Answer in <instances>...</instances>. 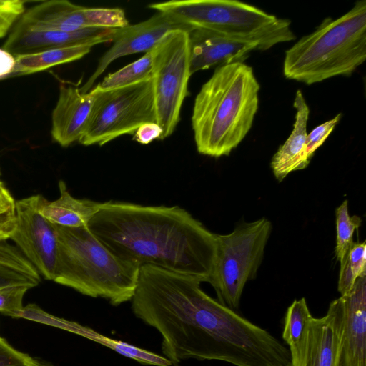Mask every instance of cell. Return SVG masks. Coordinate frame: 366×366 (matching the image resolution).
Returning a JSON list of instances; mask_svg holds the SVG:
<instances>
[{
	"label": "cell",
	"instance_id": "cell-16",
	"mask_svg": "<svg viewBox=\"0 0 366 366\" xmlns=\"http://www.w3.org/2000/svg\"><path fill=\"white\" fill-rule=\"evenodd\" d=\"M341 297L345 325L340 366H366V277L357 278L350 292Z\"/></svg>",
	"mask_w": 366,
	"mask_h": 366
},
{
	"label": "cell",
	"instance_id": "cell-26",
	"mask_svg": "<svg viewBox=\"0 0 366 366\" xmlns=\"http://www.w3.org/2000/svg\"><path fill=\"white\" fill-rule=\"evenodd\" d=\"M28 286H10L0 288V312L14 317L23 309V298Z\"/></svg>",
	"mask_w": 366,
	"mask_h": 366
},
{
	"label": "cell",
	"instance_id": "cell-5",
	"mask_svg": "<svg viewBox=\"0 0 366 366\" xmlns=\"http://www.w3.org/2000/svg\"><path fill=\"white\" fill-rule=\"evenodd\" d=\"M366 59V1L344 15L326 18L285 51L284 76L311 85L350 76Z\"/></svg>",
	"mask_w": 366,
	"mask_h": 366
},
{
	"label": "cell",
	"instance_id": "cell-27",
	"mask_svg": "<svg viewBox=\"0 0 366 366\" xmlns=\"http://www.w3.org/2000/svg\"><path fill=\"white\" fill-rule=\"evenodd\" d=\"M342 114L318 125L307 134L305 142V157L310 162L316 150L324 143L340 122Z\"/></svg>",
	"mask_w": 366,
	"mask_h": 366
},
{
	"label": "cell",
	"instance_id": "cell-10",
	"mask_svg": "<svg viewBox=\"0 0 366 366\" xmlns=\"http://www.w3.org/2000/svg\"><path fill=\"white\" fill-rule=\"evenodd\" d=\"M40 194L16 201V227L10 237L44 279L55 277L57 237L54 225L39 211Z\"/></svg>",
	"mask_w": 366,
	"mask_h": 366
},
{
	"label": "cell",
	"instance_id": "cell-18",
	"mask_svg": "<svg viewBox=\"0 0 366 366\" xmlns=\"http://www.w3.org/2000/svg\"><path fill=\"white\" fill-rule=\"evenodd\" d=\"M293 106L296 110L293 129L271 161L272 170L279 182L282 181L290 172L306 168L310 163L305 157L310 109L300 89L296 92Z\"/></svg>",
	"mask_w": 366,
	"mask_h": 366
},
{
	"label": "cell",
	"instance_id": "cell-25",
	"mask_svg": "<svg viewBox=\"0 0 366 366\" xmlns=\"http://www.w3.org/2000/svg\"><path fill=\"white\" fill-rule=\"evenodd\" d=\"M16 227V201L0 180V242H4Z\"/></svg>",
	"mask_w": 366,
	"mask_h": 366
},
{
	"label": "cell",
	"instance_id": "cell-2",
	"mask_svg": "<svg viewBox=\"0 0 366 366\" xmlns=\"http://www.w3.org/2000/svg\"><path fill=\"white\" fill-rule=\"evenodd\" d=\"M117 256L208 282L217 253V234L178 206L103 202L88 224Z\"/></svg>",
	"mask_w": 366,
	"mask_h": 366
},
{
	"label": "cell",
	"instance_id": "cell-23",
	"mask_svg": "<svg viewBox=\"0 0 366 366\" xmlns=\"http://www.w3.org/2000/svg\"><path fill=\"white\" fill-rule=\"evenodd\" d=\"M336 247L335 255L340 262L353 244V234L361 224V218L357 215L350 216L348 201L345 199L336 209Z\"/></svg>",
	"mask_w": 366,
	"mask_h": 366
},
{
	"label": "cell",
	"instance_id": "cell-7",
	"mask_svg": "<svg viewBox=\"0 0 366 366\" xmlns=\"http://www.w3.org/2000/svg\"><path fill=\"white\" fill-rule=\"evenodd\" d=\"M272 231L271 222L262 217L242 222L227 234H217V253L208 282L218 301L234 310L244 287L254 279Z\"/></svg>",
	"mask_w": 366,
	"mask_h": 366
},
{
	"label": "cell",
	"instance_id": "cell-15",
	"mask_svg": "<svg viewBox=\"0 0 366 366\" xmlns=\"http://www.w3.org/2000/svg\"><path fill=\"white\" fill-rule=\"evenodd\" d=\"M94 95L89 91L61 84L57 102L51 114V136L61 147L79 142L83 136L92 110Z\"/></svg>",
	"mask_w": 366,
	"mask_h": 366
},
{
	"label": "cell",
	"instance_id": "cell-6",
	"mask_svg": "<svg viewBox=\"0 0 366 366\" xmlns=\"http://www.w3.org/2000/svg\"><path fill=\"white\" fill-rule=\"evenodd\" d=\"M187 27L210 29L228 36L259 40L273 46L295 39L291 21L234 0H172L149 4Z\"/></svg>",
	"mask_w": 366,
	"mask_h": 366
},
{
	"label": "cell",
	"instance_id": "cell-8",
	"mask_svg": "<svg viewBox=\"0 0 366 366\" xmlns=\"http://www.w3.org/2000/svg\"><path fill=\"white\" fill-rule=\"evenodd\" d=\"M90 92L94 104L86 129L79 141L102 146L124 134H134L146 123H157L153 78L130 86Z\"/></svg>",
	"mask_w": 366,
	"mask_h": 366
},
{
	"label": "cell",
	"instance_id": "cell-28",
	"mask_svg": "<svg viewBox=\"0 0 366 366\" xmlns=\"http://www.w3.org/2000/svg\"><path fill=\"white\" fill-rule=\"evenodd\" d=\"M25 12V1L0 0V38L6 35Z\"/></svg>",
	"mask_w": 366,
	"mask_h": 366
},
{
	"label": "cell",
	"instance_id": "cell-1",
	"mask_svg": "<svg viewBox=\"0 0 366 366\" xmlns=\"http://www.w3.org/2000/svg\"><path fill=\"white\" fill-rule=\"evenodd\" d=\"M189 275L142 265L131 300L134 315L161 335L172 365L220 360L235 366H285L287 347L205 293Z\"/></svg>",
	"mask_w": 366,
	"mask_h": 366
},
{
	"label": "cell",
	"instance_id": "cell-33",
	"mask_svg": "<svg viewBox=\"0 0 366 366\" xmlns=\"http://www.w3.org/2000/svg\"><path fill=\"white\" fill-rule=\"evenodd\" d=\"M356 280L351 271L346 254L340 262V270L337 285V290L340 293V296H344L350 292Z\"/></svg>",
	"mask_w": 366,
	"mask_h": 366
},
{
	"label": "cell",
	"instance_id": "cell-32",
	"mask_svg": "<svg viewBox=\"0 0 366 366\" xmlns=\"http://www.w3.org/2000/svg\"><path fill=\"white\" fill-rule=\"evenodd\" d=\"M162 129L157 123H146L140 126L133 134V140L148 144L155 139H160Z\"/></svg>",
	"mask_w": 366,
	"mask_h": 366
},
{
	"label": "cell",
	"instance_id": "cell-22",
	"mask_svg": "<svg viewBox=\"0 0 366 366\" xmlns=\"http://www.w3.org/2000/svg\"><path fill=\"white\" fill-rule=\"evenodd\" d=\"M153 49L118 71L109 74L97 86L102 90L124 87L153 78Z\"/></svg>",
	"mask_w": 366,
	"mask_h": 366
},
{
	"label": "cell",
	"instance_id": "cell-35",
	"mask_svg": "<svg viewBox=\"0 0 366 366\" xmlns=\"http://www.w3.org/2000/svg\"><path fill=\"white\" fill-rule=\"evenodd\" d=\"M30 366H50L33 358Z\"/></svg>",
	"mask_w": 366,
	"mask_h": 366
},
{
	"label": "cell",
	"instance_id": "cell-21",
	"mask_svg": "<svg viewBox=\"0 0 366 366\" xmlns=\"http://www.w3.org/2000/svg\"><path fill=\"white\" fill-rule=\"evenodd\" d=\"M312 317L304 297L295 300L287 308L282 338L288 345L291 360L297 357Z\"/></svg>",
	"mask_w": 366,
	"mask_h": 366
},
{
	"label": "cell",
	"instance_id": "cell-3",
	"mask_svg": "<svg viewBox=\"0 0 366 366\" xmlns=\"http://www.w3.org/2000/svg\"><path fill=\"white\" fill-rule=\"evenodd\" d=\"M260 85L253 69L237 61L218 66L196 96L192 127L198 152L228 156L252 128Z\"/></svg>",
	"mask_w": 366,
	"mask_h": 366
},
{
	"label": "cell",
	"instance_id": "cell-34",
	"mask_svg": "<svg viewBox=\"0 0 366 366\" xmlns=\"http://www.w3.org/2000/svg\"><path fill=\"white\" fill-rule=\"evenodd\" d=\"M14 66L15 57L3 48H0V79L11 77Z\"/></svg>",
	"mask_w": 366,
	"mask_h": 366
},
{
	"label": "cell",
	"instance_id": "cell-30",
	"mask_svg": "<svg viewBox=\"0 0 366 366\" xmlns=\"http://www.w3.org/2000/svg\"><path fill=\"white\" fill-rule=\"evenodd\" d=\"M348 262L356 279L366 277V243L353 242L347 253Z\"/></svg>",
	"mask_w": 366,
	"mask_h": 366
},
{
	"label": "cell",
	"instance_id": "cell-29",
	"mask_svg": "<svg viewBox=\"0 0 366 366\" xmlns=\"http://www.w3.org/2000/svg\"><path fill=\"white\" fill-rule=\"evenodd\" d=\"M33 358L12 347L0 336V366H30Z\"/></svg>",
	"mask_w": 366,
	"mask_h": 366
},
{
	"label": "cell",
	"instance_id": "cell-4",
	"mask_svg": "<svg viewBox=\"0 0 366 366\" xmlns=\"http://www.w3.org/2000/svg\"><path fill=\"white\" fill-rule=\"evenodd\" d=\"M54 227L57 257L53 281L82 295L107 299L115 306L132 300L139 265L114 254L88 226Z\"/></svg>",
	"mask_w": 366,
	"mask_h": 366
},
{
	"label": "cell",
	"instance_id": "cell-19",
	"mask_svg": "<svg viewBox=\"0 0 366 366\" xmlns=\"http://www.w3.org/2000/svg\"><path fill=\"white\" fill-rule=\"evenodd\" d=\"M59 189L60 196L54 201L40 194L41 214L54 225L69 228L87 227L103 202L74 197L63 180L59 182Z\"/></svg>",
	"mask_w": 366,
	"mask_h": 366
},
{
	"label": "cell",
	"instance_id": "cell-20",
	"mask_svg": "<svg viewBox=\"0 0 366 366\" xmlns=\"http://www.w3.org/2000/svg\"><path fill=\"white\" fill-rule=\"evenodd\" d=\"M94 46L84 44L16 56L11 77L30 74L80 59L89 54Z\"/></svg>",
	"mask_w": 366,
	"mask_h": 366
},
{
	"label": "cell",
	"instance_id": "cell-31",
	"mask_svg": "<svg viewBox=\"0 0 366 366\" xmlns=\"http://www.w3.org/2000/svg\"><path fill=\"white\" fill-rule=\"evenodd\" d=\"M40 282L0 265V288L10 286L36 287Z\"/></svg>",
	"mask_w": 366,
	"mask_h": 366
},
{
	"label": "cell",
	"instance_id": "cell-13",
	"mask_svg": "<svg viewBox=\"0 0 366 366\" xmlns=\"http://www.w3.org/2000/svg\"><path fill=\"white\" fill-rule=\"evenodd\" d=\"M188 33L192 75L216 65L243 62L251 51L273 46L266 41L234 38L203 28L192 27Z\"/></svg>",
	"mask_w": 366,
	"mask_h": 366
},
{
	"label": "cell",
	"instance_id": "cell-24",
	"mask_svg": "<svg viewBox=\"0 0 366 366\" xmlns=\"http://www.w3.org/2000/svg\"><path fill=\"white\" fill-rule=\"evenodd\" d=\"M88 28L119 29L129 25L124 10L119 8L85 9Z\"/></svg>",
	"mask_w": 366,
	"mask_h": 366
},
{
	"label": "cell",
	"instance_id": "cell-11",
	"mask_svg": "<svg viewBox=\"0 0 366 366\" xmlns=\"http://www.w3.org/2000/svg\"><path fill=\"white\" fill-rule=\"evenodd\" d=\"M345 325L342 297L330 302L322 317H312L292 366H340Z\"/></svg>",
	"mask_w": 366,
	"mask_h": 366
},
{
	"label": "cell",
	"instance_id": "cell-12",
	"mask_svg": "<svg viewBox=\"0 0 366 366\" xmlns=\"http://www.w3.org/2000/svg\"><path fill=\"white\" fill-rule=\"evenodd\" d=\"M179 29L189 30L191 28L175 22L160 12L144 21L117 29L112 41V46L100 58L94 73L79 88L80 92H89L95 81L117 59L137 53H147L154 49L169 32Z\"/></svg>",
	"mask_w": 366,
	"mask_h": 366
},
{
	"label": "cell",
	"instance_id": "cell-9",
	"mask_svg": "<svg viewBox=\"0 0 366 366\" xmlns=\"http://www.w3.org/2000/svg\"><path fill=\"white\" fill-rule=\"evenodd\" d=\"M189 30L169 32L153 49V85L157 123L169 137L180 120L190 76Z\"/></svg>",
	"mask_w": 366,
	"mask_h": 366
},
{
	"label": "cell",
	"instance_id": "cell-17",
	"mask_svg": "<svg viewBox=\"0 0 366 366\" xmlns=\"http://www.w3.org/2000/svg\"><path fill=\"white\" fill-rule=\"evenodd\" d=\"M85 9L66 0L46 1L29 9L16 24L39 31H79L88 29Z\"/></svg>",
	"mask_w": 366,
	"mask_h": 366
},
{
	"label": "cell",
	"instance_id": "cell-36",
	"mask_svg": "<svg viewBox=\"0 0 366 366\" xmlns=\"http://www.w3.org/2000/svg\"><path fill=\"white\" fill-rule=\"evenodd\" d=\"M0 175H1V172H0Z\"/></svg>",
	"mask_w": 366,
	"mask_h": 366
},
{
	"label": "cell",
	"instance_id": "cell-14",
	"mask_svg": "<svg viewBox=\"0 0 366 366\" xmlns=\"http://www.w3.org/2000/svg\"><path fill=\"white\" fill-rule=\"evenodd\" d=\"M117 29L88 28L76 31H39L15 24L3 45L14 57L84 44L112 41Z\"/></svg>",
	"mask_w": 366,
	"mask_h": 366
}]
</instances>
